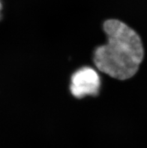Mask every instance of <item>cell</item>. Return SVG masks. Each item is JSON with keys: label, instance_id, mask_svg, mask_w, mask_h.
Returning a JSON list of instances; mask_svg holds the SVG:
<instances>
[{"label": "cell", "instance_id": "cell-3", "mask_svg": "<svg viewBox=\"0 0 147 148\" xmlns=\"http://www.w3.org/2000/svg\"><path fill=\"white\" fill-rule=\"evenodd\" d=\"M2 2H1V1H0V17H1V11H2Z\"/></svg>", "mask_w": 147, "mask_h": 148}, {"label": "cell", "instance_id": "cell-2", "mask_svg": "<svg viewBox=\"0 0 147 148\" xmlns=\"http://www.w3.org/2000/svg\"><path fill=\"white\" fill-rule=\"evenodd\" d=\"M100 86L101 80L97 71L90 67H83L72 75L70 88L73 96L81 99L86 96L98 95Z\"/></svg>", "mask_w": 147, "mask_h": 148}, {"label": "cell", "instance_id": "cell-1", "mask_svg": "<svg viewBox=\"0 0 147 148\" xmlns=\"http://www.w3.org/2000/svg\"><path fill=\"white\" fill-rule=\"evenodd\" d=\"M107 43L95 49L93 61L98 69L118 80H126L137 71L144 55V47L134 29L118 20L104 23Z\"/></svg>", "mask_w": 147, "mask_h": 148}]
</instances>
